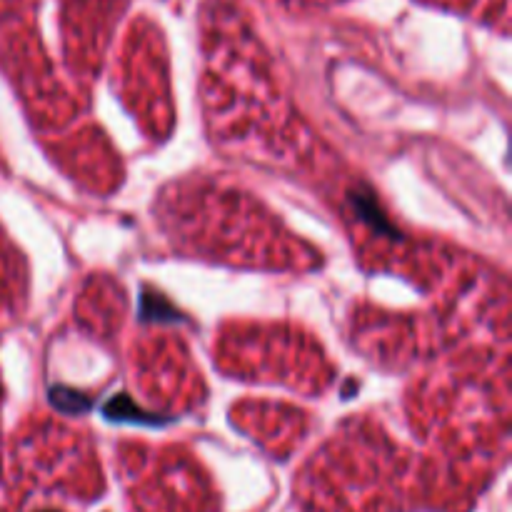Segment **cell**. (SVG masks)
Wrapping results in <instances>:
<instances>
[{"mask_svg": "<svg viewBox=\"0 0 512 512\" xmlns=\"http://www.w3.org/2000/svg\"><path fill=\"white\" fill-rule=\"evenodd\" d=\"M350 203L355 205V210H358V215L365 220V223L373 225V230L395 235V228L388 223V218H385L383 210H380L375 193H370V190H365V188H358L350 193Z\"/></svg>", "mask_w": 512, "mask_h": 512, "instance_id": "6da1fadb", "label": "cell"}, {"mask_svg": "<svg viewBox=\"0 0 512 512\" xmlns=\"http://www.w3.org/2000/svg\"><path fill=\"white\" fill-rule=\"evenodd\" d=\"M105 415H108L110 420H128V423H145V425L155 423V418H150L148 413H143V410L135 408L133 400L125 398V395L110 400V403L105 405Z\"/></svg>", "mask_w": 512, "mask_h": 512, "instance_id": "7a4b0ae2", "label": "cell"}, {"mask_svg": "<svg viewBox=\"0 0 512 512\" xmlns=\"http://www.w3.org/2000/svg\"><path fill=\"white\" fill-rule=\"evenodd\" d=\"M50 400H53L55 408L63 410V413H83V410H88V400L68 388H53L50 390Z\"/></svg>", "mask_w": 512, "mask_h": 512, "instance_id": "3957f363", "label": "cell"}]
</instances>
